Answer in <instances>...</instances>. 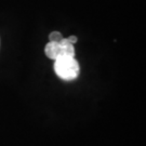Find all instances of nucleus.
Listing matches in <instances>:
<instances>
[{"label": "nucleus", "instance_id": "f257e3e1", "mask_svg": "<svg viewBox=\"0 0 146 146\" xmlns=\"http://www.w3.org/2000/svg\"><path fill=\"white\" fill-rule=\"evenodd\" d=\"M54 72L63 80L72 81L79 76L80 66L73 56H60L54 60Z\"/></svg>", "mask_w": 146, "mask_h": 146}, {"label": "nucleus", "instance_id": "f03ea898", "mask_svg": "<svg viewBox=\"0 0 146 146\" xmlns=\"http://www.w3.org/2000/svg\"><path fill=\"white\" fill-rule=\"evenodd\" d=\"M44 53L49 58L56 60L60 56H73L75 58V48L74 44L68 43L65 38L61 42L50 41L44 47Z\"/></svg>", "mask_w": 146, "mask_h": 146}, {"label": "nucleus", "instance_id": "7ed1b4c3", "mask_svg": "<svg viewBox=\"0 0 146 146\" xmlns=\"http://www.w3.org/2000/svg\"><path fill=\"white\" fill-rule=\"evenodd\" d=\"M64 37L62 36V34L60 33V31H53L51 33L50 35H49V39H50V41H53V42H61Z\"/></svg>", "mask_w": 146, "mask_h": 146}, {"label": "nucleus", "instance_id": "20e7f679", "mask_svg": "<svg viewBox=\"0 0 146 146\" xmlns=\"http://www.w3.org/2000/svg\"><path fill=\"white\" fill-rule=\"evenodd\" d=\"M66 39V41L68 42V43H72V44H75L76 42H77V37L76 36H69L67 37V38H65Z\"/></svg>", "mask_w": 146, "mask_h": 146}]
</instances>
